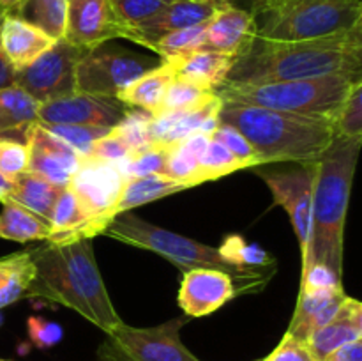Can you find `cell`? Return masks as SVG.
Masks as SVG:
<instances>
[{
  "label": "cell",
  "instance_id": "6da1fadb",
  "mask_svg": "<svg viewBox=\"0 0 362 361\" xmlns=\"http://www.w3.org/2000/svg\"><path fill=\"white\" fill-rule=\"evenodd\" d=\"M324 76L362 78V25L310 41L255 38L233 60L225 84L311 80Z\"/></svg>",
  "mask_w": 362,
  "mask_h": 361
},
{
  "label": "cell",
  "instance_id": "7a4b0ae2",
  "mask_svg": "<svg viewBox=\"0 0 362 361\" xmlns=\"http://www.w3.org/2000/svg\"><path fill=\"white\" fill-rule=\"evenodd\" d=\"M30 253L35 276L27 297L64 304L105 333L113 331L122 322L99 273L92 239L46 243Z\"/></svg>",
  "mask_w": 362,
  "mask_h": 361
},
{
  "label": "cell",
  "instance_id": "3957f363",
  "mask_svg": "<svg viewBox=\"0 0 362 361\" xmlns=\"http://www.w3.org/2000/svg\"><path fill=\"white\" fill-rule=\"evenodd\" d=\"M361 145L362 138L334 134L317 161L311 230L303 255V269L325 264L343 276V236Z\"/></svg>",
  "mask_w": 362,
  "mask_h": 361
},
{
  "label": "cell",
  "instance_id": "277c9868",
  "mask_svg": "<svg viewBox=\"0 0 362 361\" xmlns=\"http://www.w3.org/2000/svg\"><path fill=\"white\" fill-rule=\"evenodd\" d=\"M218 119L244 134L260 165L318 161L334 138L332 120L324 117L297 115L235 101H223Z\"/></svg>",
  "mask_w": 362,
  "mask_h": 361
},
{
  "label": "cell",
  "instance_id": "5b68a950",
  "mask_svg": "<svg viewBox=\"0 0 362 361\" xmlns=\"http://www.w3.org/2000/svg\"><path fill=\"white\" fill-rule=\"evenodd\" d=\"M103 234L120 243L154 251L184 273L189 269H218V271L228 273L239 285L240 294L257 292L264 289L265 283L271 278V275L244 271L223 258L218 248L207 246L172 230L161 229L154 223L145 222L144 218L131 211L117 214Z\"/></svg>",
  "mask_w": 362,
  "mask_h": 361
},
{
  "label": "cell",
  "instance_id": "8992f818",
  "mask_svg": "<svg viewBox=\"0 0 362 361\" xmlns=\"http://www.w3.org/2000/svg\"><path fill=\"white\" fill-rule=\"evenodd\" d=\"M359 80L362 78L324 76L311 80L223 84L216 92L223 101L244 103L297 115L334 120L346 94Z\"/></svg>",
  "mask_w": 362,
  "mask_h": 361
},
{
  "label": "cell",
  "instance_id": "52a82bcc",
  "mask_svg": "<svg viewBox=\"0 0 362 361\" xmlns=\"http://www.w3.org/2000/svg\"><path fill=\"white\" fill-rule=\"evenodd\" d=\"M257 38L310 41L349 32L362 25V0H306L253 11Z\"/></svg>",
  "mask_w": 362,
  "mask_h": 361
},
{
  "label": "cell",
  "instance_id": "ba28073f",
  "mask_svg": "<svg viewBox=\"0 0 362 361\" xmlns=\"http://www.w3.org/2000/svg\"><path fill=\"white\" fill-rule=\"evenodd\" d=\"M187 319L179 317L152 328L120 322L98 347L99 361H200L180 338Z\"/></svg>",
  "mask_w": 362,
  "mask_h": 361
},
{
  "label": "cell",
  "instance_id": "9c48e42d",
  "mask_svg": "<svg viewBox=\"0 0 362 361\" xmlns=\"http://www.w3.org/2000/svg\"><path fill=\"white\" fill-rule=\"evenodd\" d=\"M124 183L126 177L119 163L81 156L80 165L67 184L88 218L87 225L78 234V239H92L105 232L112 222V209L119 200Z\"/></svg>",
  "mask_w": 362,
  "mask_h": 361
},
{
  "label": "cell",
  "instance_id": "30bf717a",
  "mask_svg": "<svg viewBox=\"0 0 362 361\" xmlns=\"http://www.w3.org/2000/svg\"><path fill=\"white\" fill-rule=\"evenodd\" d=\"M158 60L108 42L85 50L76 64V91L117 98L144 73L158 66Z\"/></svg>",
  "mask_w": 362,
  "mask_h": 361
},
{
  "label": "cell",
  "instance_id": "8fae6325",
  "mask_svg": "<svg viewBox=\"0 0 362 361\" xmlns=\"http://www.w3.org/2000/svg\"><path fill=\"white\" fill-rule=\"evenodd\" d=\"M83 52L66 39H59L34 62L14 71L13 84L39 105L73 94L76 92V64Z\"/></svg>",
  "mask_w": 362,
  "mask_h": 361
},
{
  "label": "cell",
  "instance_id": "7c38bea8",
  "mask_svg": "<svg viewBox=\"0 0 362 361\" xmlns=\"http://www.w3.org/2000/svg\"><path fill=\"white\" fill-rule=\"evenodd\" d=\"M253 170L267 184L274 204H279L288 212V218L299 241L300 253L304 255L308 241H310L317 161L296 163L292 168H265V165H258L253 166Z\"/></svg>",
  "mask_w": 362,
  "mask_h": 361
},
{
  "label": "cell",
  "instance_id": "4fadbf2b",
  "mask_svg": "<svg viewBox=\"0 0 362 361\" xmlns=\"http://www.w3.org/2000/svg\"><path fill=\"white\" fill-rule=\"evenodd\" d=\"M129 106L119 98L76 91L64 98L41 103L37 108V122L113 127L122 120Z\"/></svg>",
  "mask_w": 362,
  "mask_h": 361
},
{
  "label": "cell",
  "instance_id": "5bb4252c",
  "mask_svg": "<svg viewBox=\"0 0 362 361\" xmlns=\"http://www.w3.org/2000/svg\"><path fill=\"white\" fill-rule=\"evenodd\" d=\"M117 38L129 39V28L117 18L110 0H67V42L92 50Z\"/></svg>",
  "mask_w": 362,
  "mask_h": 361
},
{
  "label": "cell",
  "instance_id": "9a60e30c",
  "mask_svg": "<svg viewBox=\"0 0 362 361\" xmlns=\"http://www.w3.org/2000/svg\"><path fill=\"white\" fill-rule=\"evenodd\" d=\"M25 144L28 145V172L45 177L55 186L66 188L69 184L81 159L71 145L39 122L28 126Z\"/></svg>",
  "mask_w": 362,
  "mask_h": 361
},
{
  "label": "cell",
  "instance_id": "2e32d148",
  "mask_svg": "<svg viewBox=\"0 0 362 361\" xmlns=\"http://www.w3.org/2000/svg\"><path fill=\"white\" fill-rule=\"evenodd\" d=\"M240 294L228 273L218 269H189L184 273L177 303L187 317H205Z\"/></svg>",
  "mask_w": 362,
  "mask_h": 361
},
{
  "label": "cell",
  "instance_id": "e0dca14e",
  "mask_svg": "<svg viewBox=\"0 0 362 361\" xmlns=\"http://www.w3.org/2000/svg\"><path fill=\"white\" fill-rule=\"evenodd\" d=\"M225 2H232V0H175L166 6L161 13L133 28L129 41L148 48L156 39L168 32L207 23Z\"/></svg>",
  "mask_w": 362,
  "mask_h": 361
},
{
  "label": "cell",
  "instance_id": "ac0fdd59",
  "mask_svg": "<svg viewBox=\"0 0 362 361\" xmlns=\"http://www.w3.org/2000/svg\"><path fill=\"white\" fill-rule=\"evenodd\" d=\"M257 38V21L253 11L240 9L232 2H225L207 23L205 50L237 57Z\"/></svg>",
  "mask_w": 362,
  "mask_h": 361
},
{
  "label": "cell",
  "instance_id": "d6986e66",
  "mask_svg": "<svg viewBox=\"0 0 362 361\" xmlns=\"http://www.w3.org/2000/svg\"><path fill=\"white\" fill-rule=\"evenodd\" d=\"M221 98L218 96L200 108L186 110V112L159 113V115L152 117L147 126L148 144L172 147L182 138L198 133V131L212 134V131L219 124L218 112L221 108Z\"/></svg>",
  "mask_w": 362,
  "mask_h": 361
},
{
  "label": "cell",
  "instance_id": "ffe728a7",
  "mask_svg": "<svg viewBox=\"0 0 362 361\" xmlns=\"http://www.w3.org/2000/svg\"><path fill=\"white\" fill-rule=\"evenodd\" d=\"M343 289H308L300 287L296 311L288 326V335L299 342H306L310 335L334 319L343 301L346 299Z\"/></svg>",
  "mask_w": 362,
  "mask_h": 361
},
{
  "label": "cell",
  "instance_id": "44dd1931",
  "mask_svg": "<svg viewBox=\"0 0 362 361\" xmlns=\"http://www.w3.org/2000/svg\"><path fill=\"white\" fill-rule=\"evenodd\" d=\"M53 42L45 32L13 14L0 21V52L14 71L34 62Z\"/></svg>",
  "mask_w": 362,
  "mask_h": 361
},
{
  "label": "cell",
  "instance_id": "7402d4cb",
  "mask_svg": "<svg viewBox=\"0 0 362 361\" xmlns=\"http://www.w3.org/2000/svg\"><path fill=\"white\" fill-rule=\"evenodd\" d=\"M356 340H362V304L354 297H346L334 319L311 333L304 343L315 360L324 361L332 350Z\"/></svg>",
  "mask_w": 362,
  "mask_h": 361
},
{
  "label": "cell",
  "instance_id": "603a6c76",
  "mask_svg": "<svg viewBox=\"0 0 362 361\" xmlns=\"http://www.w3.org/2000/svg\"><path fill=\"white\" fill-rule=\"evenodd\" d=\"M233 60H235L233 57L225 55V53L200 48L186 55L173 57L165 62L172 66L175 76L186 78L207 91H218L226 81Z\"/></svg>",
  "mask_w": 362,
  "mask_h": 361
},
{
  "label": "cell",
  "instance_id": "cb8c5ba5",
  "mask_svg": "<svg viewBox=\"0 0 362 361\" xmlns=\"http://www.w3.org/2000/svg\"><path fill=\"white\" fill-rule=\"evenodd\" d=\"M173 76H175V73H173L172 66L161 60L151 71L131 81L124 91H120L117 98L129 108H138L154 117L158 115L159 108H161V103Z\"/></svg>",
  "mask_w": 362,
  "mask_h": 361
},
{
  "label": "cell",
  "instance_id": "d4e9b609",
  "mask_svg": "<svg viewBox=\"0 0 362 361\" xmlns=\"http://www.w3.org/2000/svg\"><path fill=\"white\" fill-rule=\"evenodd\" d=\"M39 103L18 85L0 88V138L25 142L28 126L37 122Z\"/></svg>",
  "mask_w": 362,
  "mask_h": 361
},
{
  "label": "cell",
  "instance_id": "484cf974",
  "mask_svg": "<svg viewBox=\"0 0 362 361\" xmlns=\"http://www.w3.org/2000/svg\"><path fill=\"white\" fill-rule=\"evenodd\" d=\"M60 191H62L60 186H55L37 173L25 170L23 173L13 179L9 200L28 209L49 225V218H52L53 207H55Z\"/></svg>",
  "mask_w": 362,
  "mask_h": 361
},
{
  "label": "cell",
  "instance_id": "4316f807",
  "mask_svg": "<svg viewBox=\"0 0 362 361\" xmlns=\"http://www.w3.org/2000/svg\"><path fill=\"white\" fill-rule=\"evenodd\" d=\"M184 190H187L184 184L177 183V180L170 179L163 173H151V176L126 179L119 200H117L115 207L112 209V219L117 214H122L131 209L159 200V198L170 197V195H175Z\"/></svg>",
  "mask_w": 362,
  "mask_h": 361
},
{
  "label": "cell",
  "instance_id": "83f0119b",
  "mask_svg": "<svg viewBox=\"0 0 362 361\" xmlns=\"http://www.w3.org/2000/svg\"><path fill=\"white\" fill-rule=\"evenodd\" d=\"M211 134L207 133H193L189 137L182 138L172 145L166 158L163 176L184 184L186 188H193L198 184V161H200L202 152L207 147Z\"/></svg>",
  "mask_w": 362,
  "mask_h": 361
},
{
  "label": "cell",
  "instance_id": "f1b7e54d",
  "mask_svg": "<svg viewBox=\"0 0 362 361\" xmlns=\"http://www.w3.org/2000/svg\"><path fill=\"white\" fill-rule=\"evenodd\" d=\"M34 276L35 268L30 250L0 258V310L27 297Z\"/></svg>",
  "mask_w": 362,
  "mask_h": 361
},
{
  "label": "cell",
  "instance_id": "f546056e",
  "mask_svg": "<svg viewBox=\"0 0 362 361\" xmlns=\"http://www.w3.org/2000/svg\"><path fill=\"white\" fill-rule=\"evenodd\" d=\"M2 205V212H0V237L2 239L16 241V243L46 241L49 225L45 219L13 200H6Z\"/></svg>",
  "mask_w": 362,
  "mask_h": 361
},
{
  "label": "cell",
  "instance_id": "4dcf8cb0",
  "mask_svg": "<svg viewBox=\"0 0 362 361\" xmlns=\"http://www.w3.org/2000/svg\"><path fill=\"white\" fill-rule=\"evenodd\" d=\"M13 16L21 18L53 41H59L66 34L67 0H20Z\"/></svg>",
  "mask_w": 362,
  "mask_h": 361
},
{
  "label": "cell",
  "instance_id": "1f68e13d",
  "mask_svg": "<svg viewBox=\"0 0 362 361\" xmlns=\"http://www.w3.org/2000/svg\"><path fill=\"white\" fill-rule=\"evenodd\" d=\"M223 258L235 264L244 271L260 273V275H271L269 271H276V258L271 257L262 246L255 243H247L239 234H230L225 237L221 246L218 248Z\"/></svg>",
  "mask_w": 362,
  "mask_h": 361
},
{
  "label": "cell",
  "instance_id": "d6a6232c",
  "mask_svg": "<svg viewBox=\"0 0 362 361\" xmlns=\"http://www.w3.org/2000/svg\"><path fill=\"white\" fill-rule=\"evenodd\" d=\"M216 98H218V92L216 91H207V88L198 87V85L186 80V78L173 76L172 84L168 85V91H166L165 99H163L158 115L159 113L186 112V110L200 108V106L207 105V103H211L212 99Z\"/></svg>",
  "mask_w": 362,
  "mask_h": 361
},
{
  "label": "cell",
  "instance_id": "836d02e7",
  "mask_svg": "<svg viewBox=\"0 0 362 361\" xmlns=\"http://www.w3.org/2000/svg\"><path fill=\"white\" fill-rule=\"evenodd\" d=\"M207 23H200L194 25V27L168 32V34L156 39V41L148 46V50L158 53V55L161 57V60H168L173 59V57L186 55V53L194 52V50L204 48L205 34H207Z\"/></svg>",
  "mask_w": 362,
  "mask_h": 361
},
{
  "label": "cell",
  "instance_id": "e575fe53",
  "mask_svg": "<svg viewBox=\"0 0 362 361\" xmlns=\"http://www.w3.org/2000/svg\"><path fill=\"white\" fill-rule=\"evenodd\" d=\"M243 168H250V166L240 161V159H237L225 145L211 138L205 151L202 152L200 161H198V184L216 180L219 177H225Z\"/></svg>",
  "mask_w": 362,
  "mask_h": 361
},
{
  "label": "cell",
  "instance_id": "d590c367",
  "mask_svg": "<svg viewBox=\"0 0 362 361\" xmlns=\"http://www.w3.org/2000/svg\"><path fill=\"white\" fill-rule=\"evenodd\" d=\"M168 151L170 147H165V145L148 144L134 154H131L126 161H120L119 166L126 179L151 176V173H163Z\"/></svg>",
  "mask_w": 362,
  "mask_h": 361
},
{
  "label": "cell",
  "instance_id": "8d00e7d4",
  "mask_svg": "<svg viewBox=\"0 0 362 361\" xmlns=\"http://www.w3.org/2000/svg\"><path fill=\"white\" fill-rule=\"evenodd\" d=\"M334 134L346 138H362V80L356 81L339 106L334 120Z\"/></svg>",
  "mask_w": 362,
  "mask_h": 361
},
{
  "label": "cell",
  "instance_id": "74e56055",
  "mask_svg": "<svg viewBox=\"0 0 362 361\" xmlns=\"http://www.w3.org/2000/svg\"><path fill=\"white\" fill-rule=\"evenodd\" d=\"M49 133L59 137L67 145L74 149L80 156L90 151L92 144L110 133L112 127L105 126H83V124H42Z\"/></svg>",
  "mask_w": 362,
  "mask_h": 361
},
{
  "label": "cell",
  "instance_id": "f35d334b",
  "mask_svg": "<svg viewBox=\"0 0 362 361\" xmlns=\"http://www.w3.org/2000/svg\"><path fill=\"white\" fill-rule=\"evenodd\" d=\"M117 18L129 28V35L133 28L145 23L161 13L166 6H170L175 0H110Z\"/></svg>",
  "mask_w": 362,
  "mask_h": 361
},
{
  "label": "cell",
  "instance_id": "ab89813d",
  "mask_svg": "<svg viewBox=\"0 0 362 361\" xmlns=\"http://www.w3.org/2000/svg\"><path fill=\"white\" fill-rule=\"evenodd\" d=\"M151 119L152 115H148L147 112H141L138 108H129L126 115L122 117V120L112 127V133L117 134L127 145L131 154H134L136 151L144 149L145 145H148L147 126Z\"/></svg>",
  "mask_w": 362,
  "mask_h": 361
},
{
  "label": "cell",
  "instance_id": "60d3db41",
  "mask_svg": "<svg viewBox=\"0 0 362 361\" xmlns=\"http://www.w3.org/2000/svg\"><path fill=\"white\" fill-rule=\"evenodd\" d=\"M211 138H214V140H218L219 144L225 145V147L228 149L237 159L246 163L250 168L260 165V159H258L257 152H255V149L251 147L250 142L244 138V134L240 133V131H237L235 127L230 126V124L219 122L218 127L212 131Z\"/></svg>",
  "mask_w": 362,
  "mask_h": 361
},
{
  "label": "cell",
  "instance_id": "b9f144b4",
  "mask_svg": "<svg viewBox=\"0 0 362 361\" xmlns=\"http://www.w3.org/2000/svg\"><path fill=\"white\" fill-rule=\"evenodd\" d=\"M28 168V145L13 138H0V172L13 180Z\"/></svg>",
  "mask_w": 362,
  "mask_h": 361
},
{
  "label": "cell",
  "instance_id": "7bdbcfd3",
  "mask_svg": "<svg viewBox=\"0 0 362 361\" xmlns=\"http://www.w3.org/2000/svg\"><path fill=\"white\" fill-rule=\"evenodd\" d=\"M27 331L32 345L41 350H48L59 345L60 340L64 338V329L59 322L48 321V319L39 317V315L28 317Z\"/></svg>",
  "mask_w": 362,
  "mask_h": 361
},
{
  "label": "cell",
  "instance_id": "ee69618b",
  "mask_svg": "<svg viewBox=\"0 0 362 361\" xmlns=\"http://www.w3.org/2000/svg\"><path fill=\"white\" fill-rule=\"evenodd\" d=\"M85 156L105 159V161L120 163V161H126V159L129 158L131 151L127 149V145L124 144L117 134H113L112 130H110L108 134H105V137L99 138L98 142L92 144L90 151H88Z\"/></svg>",
  "mask_w": 362,
  "mask_h": 361
},
{
  "label": "cell",
  "instance_id": "f6af8a7d",
  "mask_svg": "<svg viewBox=\"0 0 362 361\" xmlns=\"http://www.w3.org/2000/svg\"><path fill=\"white\" fill-rule=\"evenodd\" d=\"M343 276L336 275L325 264H313L303 269V282L300 287L308 289H343Z\"/></svg>",
  "mask_w": 362,
  "mask_h": 361
},
{
  "label": "cell",
  "instance_id": "bcb514c9",
  "mask_svg": "<svg viewBox=\"0 0 362 361\" xmlns=\"http://www.w3.org/2000/svg\"><path fill=\"white\" fill-rule=\"evenodd\" d=\"M262 361H317V360L310 354L306 343L299 342V340L293 338L292 335L285 333V336H283L281 342L278 343V347H276V349Z\"/></svg>",
  "mask_w": 362,
  "mask_h": 361
},
{
  "label": "cell",
  "instance_id": "7dc6e473",
  "mask_svg": "<svg viewBox=\"0 0 362 361\" xmlns=\"http://www.w3.org/2000/svg\"><path fill=\"white\" fill-rule=\"evenodd\" d=\"M324 361H362V340H356L332 350Z\"/></svg>",
  "mask_w": 362,
  "mask_h": 361
},
{
  "label": "cell",
  "instance_id": "c3c4849f",
  "mask_svg": "<svg viewBox=\"0 0 362 361\" xmlns=\"http://www.w3.org/2000/svg\"><path fill=\"white\" fill-rule=\"evenodd\" d=\"M13 80H14V69L9 66V62L4 59L2 52H0V88L13 85Z\"/></svg>",
  "mask_w": 362,
  "mask_h": 361
},
{
  "label": "cell",
  "instance_id": "681fc988",
  "mask_svg": "<svg viewBox=\"0 0 362 361\" xmlns=\"http://www.w3.org/2000/svg\"><path fill=\"white\" fill-rule=\"evenodd\" d=\"M297 2H306V0H257V2L253 4V9L251 11L272 9V7L288 6V4H297Z\"/></svg>",
  "mask_w": 362,
  "mask_h": 361
},
{
  "label": "cell",
  "instance_id": "f907efd6",
  "mask_svg": "<svg viewBox=\"0 0 362 361\" xmlns=\"http://www.w3.org/2000/svg\"><path fill=\"white\" fill-rule=\"evenodd\" d=\"M11 190H13V180L7 179L2 172H0V202L9 200L11 197Z\"/></svg>",
  "mask_w": 362,
  "mask_h": 361
},
{
  "label": "cell",
  "instance_id": "816d5d0a",
  "mask_svg": "<svg viewBox=\"0 0 362 361\" xmlns=\"http://www.w3.org/2000/svg\"><path fill=\"white\" fill-rule=\"evenodd\" d=\"M18 4H20V0H0V21L9 16V14H13Z\"/></svg>",
  "mask_w": 362,
  "mask_h": 361
},
{
  "label": "cell",
  "instance_id": "f5cc1de1",
  "mask_svg": "<svg viewBox=\"0 0 362 361\" xmlns=\"http://www.w3.org/2000/svg\"><path fill=\"white\" fill-rule=\"evenodd\" d=\"M2 321H4V319H2V314H0V326H2Z\"/></svg>",
  "mask_w": 362,
  "mask_h": 361
},
{
  "label": "cell",
  "instance_id": "db71d44e",
  "mask_svg": "<svg viewBox=\"0 0 362 361\" xmlns=\"http://www.w3.org/2000/svg\"><path fill=\"white\" fill-rule=\"evenodd\" d=\"M255 361H262V360H255Z\"/></svg>",
  "mask_w": 362,
  "mask_h": 361
},
{
  "label": "cell",
  "instance_id": "11a10c76",
  "mask_svg": "<svg viewBox=\"0 0 362 361\" xmlns=\"http://www.w3.org/2000/svg\"><path fill=\"white\" fill-rule=\"evenodd\" d=\"M253 2H257V0H253Z\"/></svg>",
  "mask_w": 362,
  "mask_h": 361
}]
</instances>
